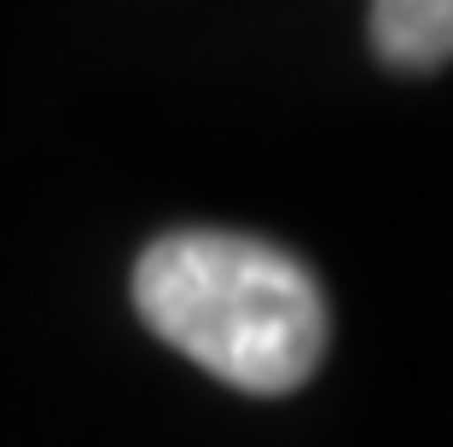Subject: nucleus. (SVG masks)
Returning <instances> with one entry per match:
<instances>
[{
    "label": "nucleus",
    "mask_w": 453,
    "mask_h": 447,
    "mask_svg": "<svg viewBox=\"0 0 453 447\" xmlns=\"http://www.w3.org/2000/svg\"><path fill=\"white\" fill-rule=\"evenodd\" d=\"M134 308L169 349L244 395H291L326 360L332 308L303 256L250 233L180 227L134 262Z\"/></svg>",
    "instance_id": "obj_1"
},
{
    "label": "nucleus",
    "mask_w": 453,
    "mask_h": 447,
    "mask_svg": "<svg viewBox=\"0 0 453 447\" xmlns=\"http://www.w3.org/2000/svg\"><path fill=\"white\" fill-rule=\"evenodd\" d=\"M372 47L389 70H441L453 58V0H372Z\"/></svg>",
    "instance_id": "obj_2"
}]
</instances>
